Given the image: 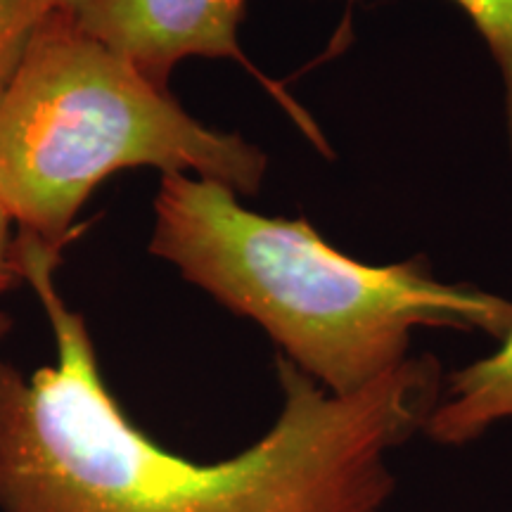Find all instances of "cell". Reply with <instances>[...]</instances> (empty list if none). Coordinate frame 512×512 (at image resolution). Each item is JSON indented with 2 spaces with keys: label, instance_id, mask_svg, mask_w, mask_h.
I'll use <instances>...</instances> for the list:
<instances>
[{
  "label": "cell",
  "instance_id": "52a82bcc",
  "mask_svg": "<svg viewBox=\"0 0 512 512\" xmlns=\"http://www.w3.org/2000/svg\"><path fill=\"white\" fill-rule=\"evenodd\" d=\"M472 19L505 81V112L512 150V0H453Z\"/></svg>",
  "mask_w": 512,
  "mask_h": 512
},
{
  "label": "cell",
  "instance_id": "5b68a950",
  "mask_svg": "<svg viewBox=\"0 0 512 512\" xmlns=\"http://www.w3.org/2000/svg\"><path fill=\"white\" fill-rule=\"evenodd\" d=\"M512 422V328L494 354L448 377L422 432L439 446H465Z\"/></svg>",
  "mask_w": 512,
  "mask_h": 512
},
{
  "label": "cell",
  "instance_id": "7a4b0ae2",
  "mask_svg": "<svg viewBox=\"0 0 512 512\" xmlns=\"http://www.w3.org/2000/svg\"><path fill=\"white\" fill-rule=\"evenodd\" d=\"M150 252L259 325L280 356L339 396L403 366L415 330L501 342L512 328L510 299L444 283L422 259L363 264L306 219L256 214L226 185L188 174H162Z\"/></svg>",
  "mask_w": 512,
  "mask_h": 512
},
{
  "label": "cell",
  "instance_id": "6da1fadb",
  "mask_svg": "<svg viewBox=\"0 0 512 512\" xmlns=\"http://www.w3.org/2000/svg\"><path fill=\"white\" fill-rule=\"evenodd\" d=\"M57 259L17 235L57 361L27 377L0 356V512H384L392 453L439 399L432 356L342 396L278 356L273 425L233 456L192 460L138 430L107 389L86 320L55 285Z\"/></svg>",
  "mask_w": 512,
  "mask_h": 512
},
{
  "label": "cell",
  "instance_id": "8992f818",
  "mask_svg": "<svg viewBox=\"0 0 512 512\" xmlns=\"http://www.w3.org/2000/svg\"><path fill=\"white\" fill-rule=\"evenodd\" d=\"M57 0H0V100L8 91L31 36Z\"/></svg>",
  "mask_w": 512,
  "mask_h": 512
},
{
  "label": "cell",
  "instance_id": "9c48e42d",
  "mask_svg": "<svg viewBox=\"0 0 512 512\" xmlns=\"http://www.w3.org/2000/svg\"><path fill=\"white\" fill-rule=\"evenodd\" d=\"M10 330H12V318L5 311H0V342L8 337Z\"/></svg>",
  "mask_w": 512,
  "mask_h": 512
},
{
  "label": "cell",
  "instance_id": "ba28073f",
  "mask_svg": "<svg viewBox=\"0 0 512 512\" xmlns=\"http://www.w3.org/2000/svg\"><path fill=\"white\" fill-rule=\"evenodd\" d=\"M10 216L0 209V294L22 283V271L17 264V238H12Z\"/></svg>",
  "mask_w": 512,
  "mask_h": 512
},
{
  "label": "cell",
  "instance_id": "277c9868",
  "mask_svg": "<svg viewBox=\"0 0 512 512\" xmlns=\"http://www.w3.org/2000/svg\"><path fill=\"white\" fill-rule=\"evenodd\" d=\"M55 8L159 86L188 57L247 64L238 41L245 0H57Z\"/></svg>",
  "mask_w": 512,
  "mask_h": 512
},
{
  "label": "cell",
  "instance_id": "3957f363",
  "mask_svg": "<svg viewBox=\"0 0 512 512\" xmlns=\"http://www.w3.org/2000/svg\"><path fill=\"white\" fill-rule=\"evenodd\" d=\"M152 166L254 195L268 157L190 117L150 76L53 8L0 100V209L60 252L100 183Z\"/></svg>",
  "mask_w": 512,
  "mask_h": 512
}]
</instances>
